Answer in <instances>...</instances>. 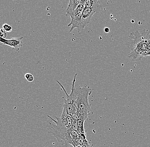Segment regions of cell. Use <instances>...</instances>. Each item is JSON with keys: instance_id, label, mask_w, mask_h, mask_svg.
Listing matches in <instances>:
<instances>
[{"instance_id": "obj_13", "label": "cell", "mask_w": 150, "mask_h": 147, "mask_svg": "<svg viewBox=\"0 0 150 147\" xmlns=\"http://www.w3.org/2000/svg\"><path fill=\"white\" fill-rule=\"evenodd\" d=\"M7 36L6 32L3 29H0V37L5 38Z\"/></svg>"}, {"instance_id": "obj_11", "label": "cell", "mask_w": 150, "mask_h": 147, "mask_svg": "<svg viewBox=\"0 0 150 147\" xmlns=\"http://www.w3.org/2000/svg\"><path fill=\"white\" fill-rule=\"evenodd\" d=\"M25 78L27 79L28 82H32L34 81V77L32 74L27 73L25 74Z\"/></svg>"}, {"instance_id": "obj_5", "label": "cell", "mask_w": 150, "mask_h": 147, "mask_svg": "<svg viewBox=\"0 0 150 147\" xmlns=\"http://www.w3.org/2000/svg\"><path fill=\"white\" fill-rule=\"evenodd\" d=\"M23 38V37H22L20 38H12L9 40L5 39L4 44L11 46L13 48V50L19 51L20 48L23 45L22 40Z\"/></svg>"}, {"instance_id": "obj_7", "label": "cell", "mask_w": 150, "mask_h": 147, "mask_svg": "<svg viewBox=\"0 0 150 147\" xmlns=\"http://www.w3.org/2000/svg\"><path fill=\"white\" fill-rule=\"evenodd\" d=\"M86 7L91 8L95 13L101 12V6L99 0H86Z\"/></svg>"}, {"instance_id": "obj_16", "label": "cell", "mask_w": 150, "mask_h": 147, "mask_svg": "<svg viewBox=\"0 0 150 147\" xmlns=\"http://www.w3.org/2000/svg\"><path fill=\"white\" fill-rule=\"evenodd\" d=\"M104 31L106 33H108L110 31L109 29L108 28H105L104 29Z\"/></svg>"}, {"instance_id": "obj_14", "label": "cell", "mask_w": 150, "mask_h": 147, "mask_svg": "<svg viewBox=\"0 0 150 147\" xmlns=\"http://www.w3.org/2000/svg\"><path fill=\"white\" fill-rule=\"evenodd\" d=\"M73 125H72V130L76 131L77 130V120H73Z\"/></svg>"}, {"instance_id": "obj_3", "label": "cell", "mask_w": 150, "mask_h": 147, "mask_svg": "<svg viewBox=\"0 0 150 147\" xmlns=\"http://www.w3.org/2000/svg\"><path fill=\"white\" fill-rule=\"evenodd\" d=\"M77 74H75L72 82V90L74 92L75 104L77 108L79 118L88 120V115L91 111V105L89 103L88 97L92 93V89L90 87H78L76 88V78Z\"/></svg>"}, {"instance_id": "obj_6", "label": "cell", "mask_w": 150, "mask_h": 147, "mask_svg": "<svg viewBox=\"0 0 150 147\" xmlns=\"http://www.w3.org/2000/svg\"><path fill=\"white\" fill-rule=\"evenodd\" d=\"M95 13L91 8L85 6L82 13V20L84 28L91 23V19L94 14Z\"/></svg>"}, {"instance_id": "obj_4", "label": "cell", "mask_w": 150, "mask_h": 147, "mask_svg": "<svg viewBox=\"0 0 150 147\" xmlns=\"http://www.w3.org/2000/svg\"><path fill=\"white\" fill-rule=\"evenodd\" d=\"M82 12H80L75 9V11L70 15L71 20L68 27L71 26L69 32H71L75 28L77 29L78 31L81 32L84 30V27L82 20Z\"/></svg>"}, {"instance_id": "obj_15", "label": "cell", "mask_w": 150, "mask_h": 147, "mask_svg": "<svg viewBox=\"0 0 150 147\" xmlns=\"http://www.w3.org/2000/svg\"><path fill=\"white\" fill-rule=\"evenodd\" d=\"M86 134L85 132L82 133L80 134L79 135V138L82 139L83 140H87L86 139Z\"/></svg>"}, {"instance_id": "obj_10", "label": "cell", "mask_w": 150, "mask_h": 147, "mask_svg": "<svg viewBox=\"0 0 150 147\" xmlns=\"http://www.w3.org/2000/svg\"><path fill=\"white\" fill-rule=\"evenodd\" d=\"M70 136L74 141V142L78 139L79 138V134L78 132L77 131H75L74 130H71L70 132Z\"/></svg>"}, {"instance_id": "obj_12", "label": "cell", "mask_w": 150, "mask_h": 147, "mask_svg": "<svg viewBox=\"0 0 150 147\" xmlns=\"http://www.w3.org/2000/svg\"><path fill=\"white\" fill-rule=\"evenodd\" d=\"M3 29L6 32H10L12 31V27L7 24H4L3 25Z\"/></svg>"}, {"instance_id": "obj_1", "label": "cell", "mask_w": 150, "mask_h": 147, "mask_svg": "<svg viewBox=\"0 0 150 147\" xmlns=\"http://www.w3.org/2000/svg\"><path fill=\"white\" fill-rule=\"evenodd\" d=\"M130 38L131 52L127 57L131 60H141L150 55V31L144 30L131 33Z\"/></svg>"}, {"instance_id": "obj_8", "label": "cell", "mask_w": 150, "mask_h": 147, "mask_svg": "<svg viewBox=\"0 0 150 147\" xmlns=\"http://www.w3.org/2000/svg\"><path fill=\"white\" fill-rule=\"evenodd\" d=\"M80 1L81 0H70L69 4L67 9V16H70V15L76 9Z\"/></svg>"}, {"instance_id": "obj_2", "label": "cell", "mask_w": 150, "mask_h": 147, "mask_svg": "<svg viewBox=\"0 0 150 147\" xmlns=\"http://www.w3.org/2000/svg\"><path fill=\"white\" fill-rule=\"evenodd\" d=\"M48 117L55 122V124L51 122L47 124L48 133L52 134L59 142L63 141L65 143L64 147H68L70 144L75 147L74 141L70 134L74 121L71 116L56 117V120L50 116Z\"/></svg>"}, {"instance_id": "obj_9", "label": "cell", "mask_w": 150, "mask_h": 147, "mask_svg": "<svg viewBox=\"0 0 150 147\" xmlns=\"http://www.w3.org/2000/svg\"><path fill=\"white\" fill-rule=\"evenodd\" d=\"M85 121L81 118L78 119L77 120V131L79 134H81L85 132L84 129V123Z\"/></svg>"}]
</instances>
